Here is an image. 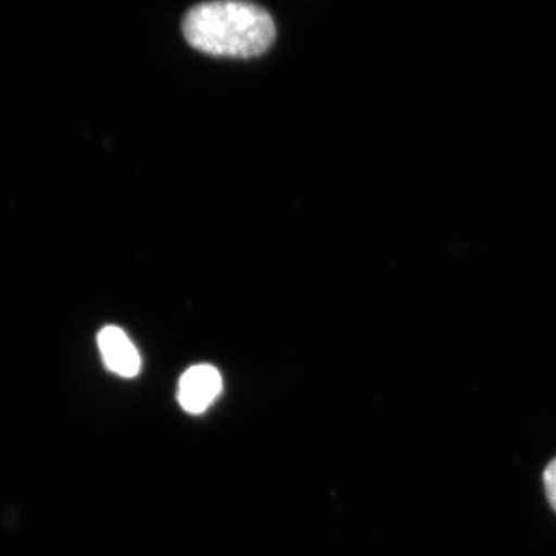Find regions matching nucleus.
<instances>
[{
    "label": "nucleus",
    "instance_id": "20e7f679",
    "mask_svg": "<svg viewBox=\"0 0 556 556\" xmlns=\"http://www.w3.org/2000/svg\"><path fill=\"white\" fill-rule=\"evenodd\" d=\"M543 479L548 503L556 511V457L544 470Z\"/></svg>",
    "mask_w": 556,
    "mask_h": 556
},
{
    "label": "nucleus",
    "instance_id": "f03ea898",
    "mask_svg": "<svg viewBox=\"0 0 556 556\" xmlns=\"http://www.w3.org/2000/svg\"><path fill=\"white\" fill-rule=\"evenodd\" d=\"M222 390L223 380L218 369L212 365H197L179 380V405L192 415H201L214 404Z\"/></svg>",
    "mask_w": 556,
    "mask_h": 556
},
{
    "label": "nucleus",
    "instance_id": "7ed1b4c3",
    "mask_svg": "<svg viewBox=\"0 0 556 556\" xmlns=\"http://www.w3.org/2000/svg\"><path fill=\"white\" fill-rule=\"evenodd\" d=\"M102 361L105 367L121 378H135L141 369V357L137 346L127 338L126 332L118 327L102 328L98 334Z\"/></svg>",
    "mask_w": 556,
    "mask_h": 556
},
{
    "label": "nucleus",
    "instance_id": "f257e3e1",
    "mask_svg": "<svg viewBox=\"0 0 556 556\" xmlns=\"http://www.w3.org/2000/svg\"><path fill=\"white\" fill-rule=\"evenodd\" d=\"M182 33L193 49L225 58H255L276 39L268 11L248 2L201 3L186 14Z\"/></svg>",
    "mask_w": 556,
    "mask_h": 556
}]
</instances>
